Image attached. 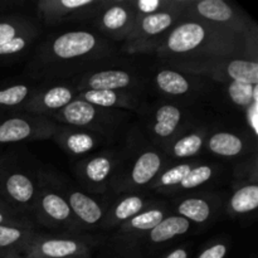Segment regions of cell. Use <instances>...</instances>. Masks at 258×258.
<instances>
[{
	"label": "cell",
	"mask_w": 258,
	"mask_h": 258,
	"mask_svg": "<svg viewBox=\"0 0 258 258\" xmlns=\"http://www.w3.org/2000/svg\"><path fill=\"white\" fill-rule=\"evenodd\" d=\"M138 17L155 14L178 4L176 0H128Z\"/></svg>",
	"instance_id": "cell-34"
},
{
	"label": "cell",
	"mask_w": 258,
	"mask_h": 258,
	"mask_svg": "<svg viewBox=\"0 0 258 258\" xmlns=\"http://www.w3.org/2000/svg\"><path fill=\"white\" fill-rule=\"evenodd\" d=\"M35 233L32 229L17 228V227L0 226V248H10L20 246L23 253L29 246L30 242L35 238Z\"/></svg>",
	"instance_id": "cell-31"
},
{
	"label": "cell",
	"mask_w": 258,
	"mask_h": 258,
	"mask_svg": "<svg viewBox=\"0 0 258 258\" xmlns=\"http://www.w3.org/2000/svg\"><path fill=\"white\" fill-rule=\"evenodd\" d=\"M7 193L15 203L22 207H29L34 203L35 186L32 179L23 173H13L5 181Z\"/></svg>",
	"instance_id": "cell-27"
},
{
	"label": "cell",
	"mask_w": 258,
	"mask_h": 258,
	"mask_svg": "<svg viewBox=\"0 0 258 258\" xmlns=\"http://www.w3.org/2000/svg\"><path fill=\"white\" fill-rule=\"evenodd\" d=\"M169 68L188 75L201 76L218 82H243L258 85V63L243 58H212L186 62H165Z\"/></svg>",
	"instance_id": "cell-6"
},
{
	"label": "cell",
	"mask_w": 258,
	"mask_h": 258,
	"mask_svg": "<svg viewBox=\"0 0 258 258\" xmlns=\"http://www.w3.org/2000/svg\"><path fill=\"white\" fill-rule=\"evenodd\" d=\"M165 217V207L154 204L153 207L145 209L118 227L117 233L112 238L113 246L120 249L125 256H127L128 252L134 251L140 239L154 227L158 226Z\"/></svg>",
	"instance_id": "cell-14"
},
{
	"label": "cell",
	"mask_w": 258,
	"mask_h": 258,
	"mask_svg": "<svg viewBox=\"0 0 258 258\" xmlns=\"http://www.w3.org/2000/svg\"><path fill=\"white\" fill-rule=\"evenodd\" d=\"M258 207V186L248 184L237 189L229 201V209L234 214H247Z\"/></svg>",
	"instance_id": "cell-29"
},
{
	"label": "cell",
	"mask_w": 258,
	"mask_h": 258,
	"mask_svg": "<svg viewBox=\"0 0 258 258\" xmlns=\"http://www.w3.org/2000/svg\"><path fill=\"white\" fill-rule=\"evenodd\" d=\"M216 166L209 164H194L191 170L186 174L180 184L173 190V193H178L179 190H193L208 183L216 174Z\"/></svg>",
	"instance_id": "cell-30"
},
{
	"label": "cell",
	"mask_w": 258,
	"mask_h": 258,
	"mask_svg": "<svg viewBox=\"0 0 258 258\" xmlns=\"http://www.w3.org/2000/svg\"><path fill=\"white\" fill-rule=\"evenodd\" d=\"M228 252V247L226 243H216L213 246L204 249L198 258H224Z\"/></svg>",
	"instance_id": "cell-35"
},
{
	"label": "cell",
	"mask_w": 258,
	"mask_h": 258,
	"mask_svg": "<svg viewBox=\"0 0 258 258\" xmlns=\"http://www.w3.org/2000/svg\"><path fill=\"white\" fill-rule=\"evenodd\" d=\"M48 118L55 123L83 128L113 139L118 128L127 122L130 116L127 111L102 108L75 98L66 107Z\"/></svg>",
	"instance_id": "cell-5"
},
{
	"label": "cell",
	"mask_w": 258,
	"mask_h": 258,
	"mask_svg": "<svg viewBox=\"0 0 258 258\" xmlns=\"http://www.w3.org/2000/svg\"><path fill=\"white\" fill-rule=\"evenodd\" d=\"M184 17L211 23L244 38H249L251 34V23L247 15L224 0L188 2Z\"/></svg>",
	"instance_id": "cell-8"
},
{
	"label": "cell",
	"mask_w": 258,
	"mask_h": 258,
	"mask_svg": "<svg viewBox=\"0 0 258 258\" xmlns=\"http://www.w3.org/2000/svg\"><path fill=\"white\" fill-rule=\"evenodd\" d=\"M154 204L153 202L145 201L143 197L136 196V194H128L125 198L118 201L113 204L110 211L105 214V218L102 221L103 229H113L118 228L121 224L127 222L133 217L138 216L145 209L150 208Z\"/></svg>",
	"instance_id": "cell-22"
},
{
	"label": "cell",
	"mask_w": 258,
	"mask_h": 258,
	"mask_svg": "<svg viewBox=\"0 0 258 258\" xmlns=\"http://www.w3.org/2000/svg\"><path fill=\"white\" fill-rule=\"evenodd\" d=\"M154 83L159 93L169 98H181V102L194 101L211 91V80L201 76L188 75L165 67L154 76Z\"/></svg>",
	"instance_id": "cell-9"
},
{
	"label": "cell",
	"mask_w": 258,
	"mask_h": 258,
	"mask_svg": "<svg viewBox=\"0 0 258 258\" xmlns=\"http://www.w3.org/2000/svg\"><path fill=\"white\" fill-rule=\"evenodd\" d=\"M216 202L202 197H190L185 198L176 206V216L188 219L194 223H206L214 213Z\"/></svg>",
	"instance_id": "cell-26"
},
{
	"label": "cell",
	"mask_w": 258,
	"mask_h": 258,
	"mask_svg": "<svg viewBox=\"0 0 258 258\" xmlns=\"http://www.w3.org/2000/svg\"><path fill=\"white\" fill-rule=\"evenodd\" d=\"M58 145L72 156H83L93 153L105 145H110L113 139L97 133L71 126H59L53 135Z\"/></svg>",
	"instance_id": "cell-18"
},
{
	"label": "cell",
	"mask_w": 258,
	"mask_h": 258,
	"mask_svg": "<svg viewBox=\"0 0 258 258\" xmlns=\"http://www.w3.org/2000/svg\"><path fill=\"white\" fill-rule=\"evenodd\" d=\"M77 92L87 90L128 91L140 93L143 80L135 73L121 68H102L98 71L85 73L71 81Z\"/></svg>",
	"instance_id": "cell-13"
},
{
	"label": "cell",
	"mask_w": 258,
	"mask_h": 258,
	"mask_svg": "<svg viewBox=\"0 0 258 258\" xmlns=\"http://www.w3.org/2000/svg\"><path fill=\"white\" fill-rule=\"evenodd\" d=\"M249 38L241 37L221 27L184 17L156 49L165 62L248 58Z\"/></svg>",
	"instance_id": "cell-2"
},
{
	"label": "cell",
	"mask_w": 258,
	"mask_h": 258,
	"mask_svg": "<svg viewBox=\"0 0 258 258\" xmlns=\"http://www.w3.org/2000/svg\"><path fill=\"white\" fill-rule=\"evenodd\" d=\"M32 93V88L28 85H14L0 91V106L2 107H15L23 105Z\"/></svg>",
	"instance_id": "cell-33"
},
{
	"label": "cell",
	"mask_w": 258,
	"mask_h": 258,
	"mask_svg": "<svg viewBox=\"0 0 258 258\" xmlns=\"http://www.w3.org/2000/svg\"><path fill=\"white\" fill-rule=\"evenodd\" d=\"M186 4L188 2H178L170 9L136 18L130 35L123 42V52L128 54L155 53L170 30L184 18Z\"/></svg>",
	"instance_id": "cell-4"
},
{
	"label": "cell",
	"mask_w": 258,
	"mask_h": 258,
	"mask_svg": "<svg viewBox=\"0 0 258 258\" xmlns=\"http://www.w3.org/2000/svg\"><path fill=\"white\" fill-rule=\"evenodd\" d=\"M35 204L38 208V216L48 226L57 227V228L63 227L68 229L71 233H76L81 229L67 201L60 194L44 190L40 194L39 201Z\"/></svg>",
	"instance_id": "cell-19"
},
{
	"label": "cell",
	"mask_w": 258,
	"mask_h": 258,
	"mask_svg": "<svg viewBox=\"0 0 258 258\" xmlns=\"http://www.w3.org/2000/svg\"><path fill=\"white\" fill-rule=\"evenodd\" d=\"M58 128V123L45 116L22 112L0 123V144L34 141L53 138Z\"/></svg>",
	"instance_id": "cell-12"
},
{
	"label": "cell",
	"mask_w": 258,
	"mask_h": 258,
	"mask_svg": "<svg viewBox=\"0 0 258 258\" xmlns=\"http://www.w3.org/2000/svg\"><path fill=\"white\" fill-rule=\"evenodd\" d=\"M0 226H7V227H17L15 224H13L12 222H9L8 219H5L4 214L2 213V211H0ZM18 228V227H17Z\"/></svg>",
	"instance_id": "cell-37"
},
{
	"label": "cell",
	"mask_w": 258,
	"mask_h": 258,
	"mask_svg": "<svg viewBox=\"0 0 258 258\" xmlns=\"http://www.w3.org/2000/svg\"><path fill=\"white\" fill-rule=\"evenodd\" d=\"M113 54L112 43L100 33L71 30L45 39L34 50L27 70L32 78L47 82L72 80L113 63Z\"/></svg>",
	"instance_id": "cell-1"
},
{
	"label": "cell",
	"mask_w": 258,
	"mask_h": 258,
	"mask_svg": "<svg viewBox=\"0 0 258 258\" xmlns=\"http://www.w3.org/2000/svg\"><path fill=\"white\" fill-rule=\"evenodd\" d=\"M78 223L86 227L97 226L105 218V211L97 201L80 190H71L66 199Z\"/></svg>",
	"instance_id": "cell-23"
},
{
	"label": "cell",
	"mask_w": 258,
	"mask_h": 258,
	"mask_svg": "<svg viewBox=\"0 0 258 258\" xmlns=\"http://www.w3.org/2000/svg\"><path fill=\"white\" fill-rule=\"evenodd\" d=\"M77 93L72 83H55L34 90L22 105V112L49 117L72 102Z\"/></svg>",
	"instance_id": "cell-16"
},
{
	"label": "cell",
	"mask_w": 258,
	"mask_h": 258,
	"mask_svg": "<svg viewBox=\"0 0 258 258\" xmlns=\"http://www.w3.org/2000/svg\"><path fill=\"white\" fill-rule=\"evenodd\" d=\"M91 239L86 237H35L23 253V258H82L87 257Z\"/></svg>",
	"instance_id": "cell-15"
},
{
	"label": "cell",
	"mask_w": 258,
	"mask_h": 258,
	"mask_svg": "<svg viewBox=\"0 0 258 258\" xmlns=\"http://www.w3.org/2000/svg\"><path fill=\"white\" fill-rule=\"evenodd\" d=\"M164 258H188V251L185 248H176Z\"/></svg>",
	"instance_id": "cell-36"
},
{
	"label": "cell",
	"mask_w": 258,
	"mask_h": 258,
	"mask_svg": "<svg viewBox=\"0 0 258 258\" xmlns=\"http://www.w3.org/2000/svg\"><path fill=\"white\" fill-rule=\"evenodd\" d=\"M135 10L128 0L102 2L97 14L93 18L100 34L108 40L125 42L136 22Z\"/></svg>",
	"instance_id": "cell-10"
},
{
	"label": "cell",
	"mask_w": 258,
	"mask_h": 258,
	"mask_svg": "<svg viewBox=\"0 0 258 258\" xmlns=\"http://www.w3.org/2000/svg\"><path fill=\"white\" fill-rule=\"evenodd\" d=\"M196 163H180L176 165L164 169L160 174L155 178V180L149 185L150 189H158V190H169L173 191L179 184L183 181L186 174L191 170Z\"/></svg>",
	"instance_id": "cell-28"
},
{
	"label": "cell",
	"mask_w": 258,
	"mask_h": 258,
	"mask_svg": "<svg viewBox=\"0 0 258 258\" xmlns=\"http://www.w3.org/2000/svg\"><path fill=\"white\" fill-rule=\"evenodd\" d=\"M122 151L103 150L80 164L77 175L81 183L92 193H105L120 166Z\"/></svg>",
	"instance_id": "cell-11"
},
{
	"label": "cell",
	"mask_w": 258,
	"mask_h": 258,
	"mask_svg": "<svg viewBox=\"0 0 258 258\" xmlns=\"http://www.w3.org/2000/svg\"><path fill=\"white\" fill-rule=\"evenodd\" d=\"M140 111L149 143L160 150L170 144L176 136L193 126L188 111L176 103H155L151 107Z\"/></svg>",
	"instance_id": "cell-7"
},
{
	"label": "cell",
	"mask_w": 258,
	"mask_h": 258,
	"mask_svg": "<svg viewBox=\"0 0 258 258\" xmlns=\"http://www.w3.org/2000/svg\"><path fill=\"white\" fill-rule=\"evenodd\" d=\"M258 85H249L243 82L227 83V93L234 105L248 108L257 102Z\"/></svg>",
	"instance_id": "cell-32"
},
{
	"label": "cell",
	"mask_w": 258,
	"mask_h": 258,
	"mask_svg": "<svg viewBox=\"0 0 258 258\" xmlns=\"http://www.w3.org/2000/svg\"><path fill=\"white\" fill-rule=\"evenodd\" d=\"M76 98L98 107L111 108V110L138 111L141 107L140 93L128 92V91L87 90L78 92Z\"/></svg>",
	"instance_id": "cell-20"
},
{
	"label": "cell",
	"mask_w": 258,
	"mask_h": 258,
	"mask_svg": "<svg viewBox=\"0 0 258 258\" xmlns=\"http://www.w3.org/2000/svg\"><path fill=\"white\" fill-rule=\"evenodd\" d=\"M204 146L208 153L226 159L238 158L247 153L246 140L231 131H216L207 135Z\"/></svg>",
	"instance_id": "cell-25"
},
{
	"label": "cell",
	"mask_w": 258,
	"mask_h": 258,
	"mask_svg": "<svg viewBox=\"0 0 258 258\" xmlns=\"http://www.w3.org/2000/svg\"><path fill=\"white\" fill-rule=\"evenodd\" d=\"M168 158L163 150L148 143L130 156L122 151L120 166L111 186L116 191L131 193L149 186L165 169Z\"/></svg>",
	"instance_id": "cell-3"
},
{
	"label": "cell",
	"mask_w": 258,
	"mask_h": 258,
	"mask_svg": "<svg viewBox=\"0 0 258 258\" xmlns=\"http://www.w3.org/2000/svg\"><path fill=\"white\" fill-rule=\"evenodd\" d=\"M101 4L100 0H43L37 4V12L48 24L64 20H93Z\"/></svg>",
	"instance_id": "cell-17"
},
{
	"label": "cell",
	"mask_w": 258,
	"mask_h": 258,
	"mask_svg": "<svg viewBox=\"0 0 258 258\" xmlns=\"http://www.w3.org/2000/svg\"><path fill=\"white\" fill-rule=\"evenodd\" d=\"M207 135L208 131L204 126L196 127L190 133L186 130L163 149L164 154L168 159H188L198 155L203 149Z\"/></svg>",
	"instance_id": "cell-24"
},
{
	"label": "cell",
	"mask_w": 258,
	"mask_h": 258,
	"mask_svg": "<svg viewBox=\"0 0 258 258\" xmlns=\"http://www.w3.org/2000/svg\"><path fill=\"white\" fill-rule=\"evenodd\" d=\"M190 229V222L180 216L165 217L156 227L140 239L134 251H139L140 247H155L166 243L181 234L188 233Z\"/></svg>",
	"instance_id": "cell-21"
}]
</instances>
